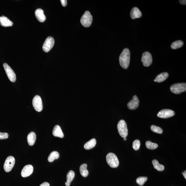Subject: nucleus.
<instances>
[{"mask_svg": "<svg viewBox=\"0 0 186 186\" xmlns=\"http://www.w3.org/2000/svg\"><path fill=\"white\" fill-rule=\"evenodd\" d=\"M130 58V53L128 48H125L120 56L119 60L120 64L122 67L124 69H127L129 66Z\"/></svg>", "mask_w": 186, "mask_h": 186, "instance_id": "f257e3e1", "label": "nucleus"}, {"mask_svg": "<svg viewBox=\"0 0 186 186\" xmlns=\"http://www.w3.org/2000/svg\"><path fill=\"white\" fill-rule=\"evenodd\" d=\"M107 163L112 168H116L118 167L119 161L117 155L114 153H109L106 156Z\"/></svg>", "mask_w": 186, "mask_h": 186, "instance_id": "f03ea898", "label": "nucleus"}, {"mask_svg": "<svg viewBox=\"0 0 186 186\" xmlns=\"http://www.w3.org/2000/svg\"><path fill=\"white\" fill-rule=\"evenodd\" d=\"M118 131L120 135L124 138L126 137L128 135L127 126L126 122L123 120L120 121L117 125Z\"/></svg>", "mask_w": 186, "mask_h": 186, "instance_id": "7ed1b4c3", "label": "nucleus"}, {"mask_svg": "<svg viewBox=\"0 0 186 186\" xmlns=\"http://www.w3.org/2000/svg\"><path fill=\"white\" fill-rule=\"evenodd\" d=\"M92 16L88 11L85 12L80 20L81 24L85 27H90L92 24Z\"/></svg>", "mask_w": 186, "mask_h": 186, "instance_id": "20e7f679", "label": "nucleus"}, {"mask_svg": "<svg viewBox=\"0 0 186 186\" xmlns=\"http://www.w3.org/2000/svg\"><path fill=\"white\" fill-rule=\"evenodd\" d=\"M170 90L175 94H179L186 90V84L185 83H176L172 85Z\"/></svg>", "mask_w": 186, "mask_h": 186, "instance_id": "39448f33", "label": "nucleus"}, {"mask_svg": "<svg viewBox=\"0 0 186 186\" xmlns=\"http://www.w3.org/2000/svg\"><path fill=\"white\" fill-rule=\"evenodd\" d=\"M15 163V160L14 157L9 156L8 157L5 161L3 169L6 172H10L13 168Z\"/></svg>", "mask_w": 186, "mask_h": 186, "instance_id": "423d86ee", "label": "nucleus"}, {"mask_svg": "<svg viewBox=\"0 0 186 186\" xmlns=\"http://www.w3.org/2000/svg\"><path fill=\"white\" fill-rule=\"evenodd\" d=\"M3 67L9 79L11 81L15 83L16 81V77L13 70L7 63L3 64Z\"/></svg>", "mask_w": 186, "mask_h": 186, "instance_id": "0eeeda50", "label": "nucleus"}, {"mask_svg": "<svg viewBox=\"0 0 186 186\" xmlns=\"http://www.w3.org/2000/svg\"><path fill=\"white\" fill-rule=\"evenodd\" d=\"M55 44V40L53 38L49 37L47 38L42 46V49L46 53L49 52L53 47Z\"/></svg>", "mask_w": 186, "mask_h": 186, "instance_id": "6e6552de", "label": "nucleus"}, {"mask_svg": "<svg viewBox=\"0 0 186 186\" xmlns=\"http://www.w3.org/2000/svg\"><path fill=\"white\" fill-rule=\"evenodd\" d=\"M141 62L145 67H148L151 65L152 62V58L151 53L147 51L143 53Z\"/></svg>", "mask_w": 186, "mask_h": 186, "instance_id": "1a4fd4ad", "label": "nucleus"}, {"mask_svg": "<svg viewBox=\"0 0 186 186\" xmlns=\"http://www.w3.org/2000/svg\"><path fill=\"white\" fill-rule=\"evenodd\" d=\"M33 105L34 108L36 111L39 112L42 111L43 105L40 96L36 95L34 97L33 100Z\"/></svg>", "mask_w": 186, "mask_h": 186, "instance_id": "9d476101", "label": "nucleus"}, {"mask_svg": "<svg viewBox=\"0 0 186 186\" xmlns=\"http://www.w3.org/2000/svg\"><path fill=\"white\" fill-rule=\"evenodd\" d=\"M175 113L173 111L169 109H164L161 110L157 114L158 117L163 119H167L173 117Z\"/></svg>", "mask_w": 186, "mask_h": 186, "instance_id": "9b49d317", "label": "nucleus"}, {"mask_svg": "<svg viewBox=\"0 0 186 186\" xmlns=\"http://www.w3.org/2000/svg\"><path fill=\"white\" fill-rule=\"evenodd\" d=\"M139 101L138 97L136 95L133 96V98L127 104V107L130 110H135L139 107Z\"/></svg>", "mask_w": 186, "mask_h": 186, "instance_id": "f8f14e48", "label": "nucleus"}, {"mask_svg": "<svg viewBox=\"0 0 186 186\" xmlns=\"http://www.w3.org/2000/svg\"><path fill=\"white\" fill-rule=\"evenodd\" d=\"M33 166L31 165H27L25 166L21 171V176L23 178H26V177L29 176L33 173Z\"/></svg>", "mask_w": 186, "mask_h": 186, "instance_id": "ddd939ff", "label": "nucleus"}, {"mask_svg": "<svg viewBox=\"0 0 186 186\" xmlns=\"http://www.w3.org/2000/svg\"><path fill=\"white\" fill-rule=\"evenodd\" d=\"M35 15L36 17L39 22L43 23L46 20V17L44 15V11L41 9H38L36 10Z\"/></svg>", "mask_w": 186, "mask_h": 186, "instance_id": "4468645a", "label": "nucleus"}, {"mask_svg": "<svg viewBox=\"0 0 186 186\" xmlns=\"http://www.w3.org/2000/svg\"><path fill=\"white\" fill-rule=\"evenodd\" d=\"M0 25L4 27H8L13 25V23L8 18L3 16L0 17Z\"/></svg>", "mask_w": 186, "mask_h": 186, "instance_id": "2eb2a0df", "label": "nucleus"}, {"mask_svg": "<svg viewBox=\"0 0 186 186\" xmlns=\"http://www.w3.org/2000/svg\"><path fill=\"white\" fill-rule=\"evenodd\" d=\"M142 14L140 10L137 7L132 9L130 12V16L132 19L139 18L142 16Z\"/></svg>", "mask_w": 186, "mask_h": 186, "instance_id": "dca6fc26", "label": "nucleus"}, {"mask_svg": "<svg viewBox=\"0 0 186 186\" xmlns=\"http://www.w3.org/2000/svg\"><path fill=\"white\" fill-rule=\"evenodd\" d=\"M53 135L54 136L62 138L64 137V134L60 127L59 125H56L54 127L53 131Z\"/></svg>", "mask_w": 186, "mask_h": 186, "instance_id": "f3484780", "label": "nucleus"}, {"mask_svg": "<svg viewBox=\"0 0 186 186\" xmlns=\"http://www.w3.org/2000/svg\"><path fill=\"white\" fill-rule=\"evenodd\" d=\"M36 139V134L34 132H31L28 134L27 139L28 144L30 146H33L35 144Z\"/></svg>", "mask_w": 186, "mask_h": 186, "instance_id": "a211bd4d", "label": "nucleus"}, {"mask_svg": "<svg viewBox=\"0 0 186 186\" xmlns=\"http://www.w3.org/2000/svg\"><path fill=\"white\" fill-rule=\"evenodd\" d=\"M169 77V74L167 72H164L161 73L156 77L155 79L154 80L155 82L157 83H161L165 81Z\"/></svg>", "mask_w": 186, "mask_h": 186, "instance_id": "6ab92c4d", "label": "nucleus"}, {"mask_svg": "<svg viewBox=\"0 0 186 186\" xmlns=\"http://www.w3.org/2000/svg\"><path fill=\"white\" fill-rule=\"evenodd\" d=\"M75 176V173L74 171H70L68 173L67 176V182L65 183L66 186H70L71 182L74 179Z\"/></svg>", "mask_w": 186, "mask_h": 186, "instance_id": "aec40b11", "label": "nucleus"}, {"mask_svg": "<svg viewBox=\"0 0 186 186\" xmlns=\"http://www.w3.org/2000/svg\"><path fill=\"white\" fill-rule=\"evenodd\" d=\"M96 139H92L88 142L86 143L84 145V148L86 150H90L92 149L96 146Z\"/></svg>", "mask_w": 186, "mask_h": 186, "instance_id": "412c9836", "label": "nucleus"}, {"mask_svg": "<svg viewBox=\"0 0 186 186\" xmlns=\"http://www.w3.org/2000/svg\"><path fill=\"white\" fill-rule=\"evenodd\" d=\"M87 165L86 164H82L80 167V172L82 176L86 177L89 174V172L87 169Z\"/></svg>", "mask_w": 186, "mask_h": 186, "instance_id": "4be33fe9", "label": "nucleus"}, {"mask_svg": "<svg viewBox=\"0 0 186 186\" xmlns=\"http://www.w3.org/2000/svg\"><path fill=\"white\" fill-rule=\"evenodd\" d=\"M59 157V155L58 152L53 151L50 154L49 156L48 157V160L49 162H52L55 159H58Z\"/></svg>", "mask_w": 186, "mask_h": 186, "instance_id": "5701e85b", "label": "nucleus"}, {"mask_svg": "<svg viewBox=\"0 0 186 186\" xmlns=\"http://www.w3.org/2000/svg\"><path fill=\"white\" fill-rule=\"evenodd\" d=\"M153 165L155 169L159 171H162L164 169V166L159 163L158 161L156 160H154L152 161Z\"/></svg>", "mask_w": 186, "mask_h": 186, "instance_id": "b1692460", "label": "nucleus"}, {"mask_svg": "<svg viewBox=\"0 0 186 186\" xmlns=\"http://www.w3.org/2000/svg\"><path fill=\"white\" fill-rule=\"evenodd\" d=\"M183 42L181 40L176 41L172 44L171 47L173 49H176L181 47L183 45Z\"/></svg>", "mask_w": 186, "mask_h": 186, "instance_id": "393cba45", "label": "nucleus"}, {"mask_svg": "<svg viewBox=\"0 0 186 186\" xmlns=\"http://www.w3.org/2000/svg\"><path fill=\"white\" fill-rule=\"evenodd\" d=\"M146 147L150 150H154L158 147V145L155 143H153L150 141H147L146 143Z\"/></svg>", "mask_w": 186, "mask_h": 186, "instance_id": "a878e982", "label": "nucleus"}, {"mask_svg": "<svg viewBox=\"0 0 186 186\" xmlns=\"http://www.w3.org/2000/svg\"><path fill=\"white\" fill-rule=\"evenodd\" d=\"M147 180V177L141 176L137 178L136 182L139 185L142 186L144 185V184L145 183V182Z\"/></svg>", "mask_w": 186, "mask_h": 186, "instance_id": "bb28decb", "label": "nucleus"}, {"mask_svg": "<svg viewBox=\"0 0 186 186\" xmlns=\"http://www.w3.org/2000/svg\"><path fill=\"white\" fill-rule=\"evenodd\" d=\"M151 129L153 132L159 134H162L163 132V130L160 127L152 125L151 127Z\"/></svg>", "mask_w": 186, "mask_h": 186, "instance_id": "cd10ccee", "label": "nucleus"}, {"mask_svg": "<svg viewBox=\"0 0 186 186\" xmlns=\"http://www.w3.org/2000/svg\"><path fill=\"white\" fill-rule=\"evenodd\" d=\"M140 141L138 140H136L133 141V145H132L133 149L136 150V151L138 150L140 148Z\"/></svg>", "mask_w": 186, "mask_h": 186, "instance_id": "c85d7f7f", "label": "nucleus"}, {"mask_svg": "<svg viewBox=\"0 0 186 186\" xmlns=\"http://www.w3.org/2000/svg\"><path fill=\"white\" fill-rule=\"evenodd\" d=\"M9 137L8 134L7 133H2L0 132V139L3 140L8 139Z\"/></svg>", "mask_w": 186, "mask_h": 186, "instance_id": "c756f323", "label": "nucleus"}, {"mask_svg": "<svg viewBox=\"0 0 186 186\" xmlns=\"http://www.w3.org/2000/svg\"><path fill=\"white\" fill-rule=\"evenodd\" d=\"M60 1L62 6L66 7L67 6V1H66V0H61Z\"/></svg>", "mask_w": 186, "mask_h": 186, "instance_id": "7c9ffc66", "label": "nucleus"}, {"mask_svg": "<svg viewBox=\"0 0 186 186\" xmlns=\"http://www.w3.org/2000/svg\"><path fill=\"white\" fill-rule=\"evenodd\" d=\"M39 186H50L49 183L47 182H44Z\"/></svg>", "mask_w": 186, "mask_h": 186, "instance_id": "2f4dec72", "label": "nucleus"}, {"mask_svg": "<svg viewBox=\"0 0 186 186\" xmlns=\"http://www.w3.org/2000/svg\"><path fill=\"white\" fill-rule=\"evenodd\" d=\"M179 2L182 5H186V1L185 0H180Z\"/></svg>", "mask_w": 186, "mask_h": 186, "instance_id": "473e14b6", "label": "nucleus"}, {"mask_svg": "<svg viewBox=\"0 0 186 186\" xmlns=\"http://www.w3.org/2000/svg\"><path fill=\"white\" fill-rule=\"evenodd\" d=\"M182 174H183L184 177L185 178V179L186 178V171H184V172L182 173Z\"/></svg>", "mask_w": 186, "mask_h": 186, "instance_id": "72a5a7b5", "label": "nucleus"}, {"mask_svg": "<svg viewBox=\"0 0 186 186\" xmlns=\"http://www.w3.org/2000/svg\"><path fill=\"white\" fill-rule=\"evenodd\" d=\"M123 139H124V141H126L127 140L126 137H124V138H123Z\"/></svg>", "mask_w": 186, "mask_h": 186, "instance_id": "f704fd0d", "label": "nucleus"}]
</instances>
